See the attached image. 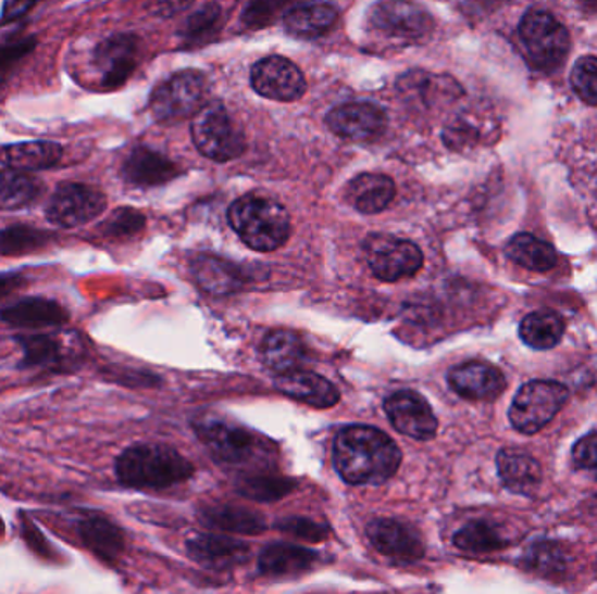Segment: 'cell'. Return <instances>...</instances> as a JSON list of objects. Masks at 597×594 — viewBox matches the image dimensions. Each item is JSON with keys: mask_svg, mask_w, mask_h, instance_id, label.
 Segmentation results:
<instances>
[{"mask_svg": "<svg viewBox=\"0 0 597 594\" xmlns=\"http://www.w3.org/2000/svg\"><path fill=\"white\" fill-rule=\"evenodd\" d=\"M402 454L391 438L369 426L343 429L334 441V466L350 484H381L394 478Z\"/></svg>", "mask_w": 597, "mask_h": 594, "instance_id": "1", "label": "cell"}, {"mask_svg": "<svg viewBox=\"0 0 597 594\" xmlns=\"http://www.w3.org/2000/svg\"><path fill=\"white\" fill-rule=\"evenodd\" d=\"M192 464L166 445H137L124 450L115 460V475L132 489H169L189 480Z\"/></svg>", "mask_w": 597, "mask_h": 594, "instance_id": "2", "label": "cell"}, {"mask_svg": "<svg viewBox=\"0 0 597 594\" xmlns=\"http://www.w3.org/2000/svg\"><path fill=\"white\" fill-rule=\"evenodd\" d=\"M231 227L252 250H278L290 233V216L278 201L262 195H245L229 207Z\"/></svg>", "mask_w": 597, "mask_h": 594, "instance_id": "3", "label": "cell"}, {"mask_svg": "<svg viewBox=\"0 0 597 594\" xmlns=\"http://www.w3.org/2000/svg\"><path fill=\"white\" fill-rule=\"evenodd\" d=\"M570 391L556 380H531L519 389L509 409L510 424L522 434H536L567 405Z\"/></svg>", "mask_w": 597, "mask_h": 594, "instance_id": "4", "label": "cell"}, {"mask_svg": "<svg viewBox=\"0 0 597 594\" xmlns=\"http://www.w3.org/2000/svg\"><path fill=\"white\" fill-rule=\"evenodd\" d=\"M196 432L213 457L226 466H248L268 457L264 440L222 418L209 417L196 424Z\"/></svg>", "mask_w": 597, "mask_h": 594, "instance_id": "5", "label": "cell"}, {"mask_svg": "<svg viewBox=\"0 0 597 594\" xmlns=\"http://www.w3.org/2000/svg\"><path fill=\"white\" fill-rule=\"evenodd\" d=\"M192 140L204 157L226 163L244 154L245 135L221 103L204 105L192 121Z\"/></svg>", "mask_w": 597, "mask_h": 594, "instance_id": "6", "label": "cell"}, {"mask_svg": "<svg viewBox=\"0 0 597 594\" xmlns=\"http://www.w3.org/2000/svg\"><path fill=\"white\" fill-rule=\"evenodd\" d=\"M519 37L533 65L550 72L562 65L570 51V34L547 11H530L519 25Z\"/></svg>", "mask_w": 597, "mask_h": 594, "instance_id": "7", "label": "cell"}, {"mask_svg": "<svg viewBox=\"0 0 597 594\" xmlns=\"http://www.w3.org/2000/svg\"><path fill=\"white\" fill-rule=\"evenodd\" d=\"M209 98L203 75L186 71L172 75L151 94V111L160 123H178L198 114Z\"/></svg>", "mask_w": 597, "mask_h": 594, "instance_id": "8", "label": "cell"}, {"mask_svg": "<svg viewBox=\"0 0 597 594\" xmlns=\"http://www.w3.org/2000/svg\"><path fill=\"white\" fill-rule=\"evenodd\" d=\"M369 25L383 39L416 42L428 36L434 20L416 0H377L369 11Z\"/></svg>", "mask_w": 597, "mask_h": 594, "instance_id": "9", "label": "cell"}, {"mask_svg": "<svg viewBox=\"0 0 597 594\" xmlns=\"http://www.w3.org/2000/svg\"><path fill=\"white\" fill-rule=\"evenodd\" d=\"M369 267L385 282L414 276L423 267V253L414 242L386 233H372L363 244Z\"/></svg>", "mask_w": 597, "mask_h": 594, "instance_id": "10", "label": "cell"}, {"mask_svg": "<svg viewBox=\"0 0 597 594\" xmlns=\"http://www.w3.org/2000/svg\"><path fill=\"white\" fill-rule=\"evenodd\" d=\"M107 199L100 190L85 184L63 181L46 206V218L62 229L89 224L105 212Z\"/></svg>", "mask_w": 597, "mask_h": 594, "instance_id": "11", "label": "cell"}, {"mask_svg": "<svg viewBox=\"0 0 597 594\" xmlns=\"http://www.w3.org/2000/svg\"><path fill=\"white\" fill-rule=\"evenodd\" d=\"M250 80L257 93L275 102H294L306 91L304 75L284 56L262 58L253 65Z\"/></svg>", "mask_w": 597, "mask_h": 594, "instance_id": "12", "label": "cell"}, {"mask_svg": "<svg viewBox=\"0 0 597 594\" xmlns=\"http://www.w3.org/2000/svg\"><path fill=\"white\" fill-rule=\"evenodd\" d=\"M138 49L140 40L132 34L107 37L95 48L94 63L102 88H120L132 77L138 65Z\"/></svg>", "mask_w": 597, "mask_h": 594, "instance_id": "13", "label": "cell"}, {"mask_svg": "<svg viewBox=\"0 0 597 594\" xmlns=\"http://www.w3.org/2000/svg\"><path fill=\"white\" fill-rule=\"evenodd\" d=\"M385 412L394 428L406 437L426 441L437 434L438 422L434 409L418 392H395L385 401Z\"/></svg>", "mask_w": 597, "mask_h": 594, "instance_id": "14", "label": "cell"}, {"mask_svg": "<svg viewBox=\"0 0 597 594\" xmlns=\"http://www.w3.org/2000/svg\"><path fill=\"white\" fill-rule=\"evenodd\" d=\"M369 541L380 553L398 564H411L425 555L420 532L412 525L391 518H380L369 523Z\"/></svg>", "mask_w": 597, "mask_h": 594, "instance_id": "15", "label": "cell"}, {"mask_svg": "<svg viewBox=\"0 0 597 594\" xmlns=\"http://www.w3.org/2000/svg\"><path fill=\"white\" fill-rule=\"evenodd\" d=\"M386 114L372 103L355 102L332 109L327 114L328 128L355 141H372L386 129Z\"/></svg>", "mask_w": 597, "mask_h": 594, "instance_id": "16", "label": "cell"}, {"mask_svg": "<svg viewBox=\"0 0 597 594\" xmlns=\"http://www.w3.org/2000/svg\"><path fill=\"white\" fill-rule=\"evenodd\" d=\"M449 386L458 396L470 401H493L503 394L507 380L496 366L469 362L449 371Z\"/></svg>", "mask_w": 597, "mask_h": 594, "instance_id": "17", "label": "cell"}, {"mask_svg": "<svg viewBox=\"0 0 597 594\" xmlns=\"http://www.w3.org/2000/svg\"><path fill=\"white\" fill-rule=\"evenodd\" d=\"M275 388L285 396L314 408H331L339 401V391L327 379L313 371L294 370L278 375Z\"/></svg>", "mask_w": 597, "mask_h": 594, "instance_id": "18", "label": "cell"}, {"mask_svg": "<svg viewBox=\"0 0 597 594\" xmlns=\"http://www.w3.org/2000/svg\"><path fill=\"white\" fill-rule=\"evenodd\" d=\"M177 175L178 167L149 147H137L123 164L124 180L135 187L163 186Z\"/></svg>", "mask_w": 597, "mask_h": 594, "instance_id": "19", "label": "cell"}, {"mask_svg": "<svg viewBox=\"0 0 597 594\" xmlns=\"http://www.w3.org/2000/svg\"><path fill=\"white\" fill-rule=\"evenodd\" d=\"M0 319L14 328H46L69 321V313L57 300L28 296L0 311Z\"/></svg>", "mask_w": 597, "mask_h": 594, "instance_id": "20", "label": "cell"}, {"mask_svg": "<svg viewBox=\"0 0 597 594\" xmlns=\"http://www.w3.org/2000/svg\"><path fill=\"white\" fill-rule=\"evenodd\" d=\"M63 147L57 141L34 140L0 149V163L20 172H45L60 164Z\"/></svg>", "mask_w": 597, "mask_h": 594, "instance_id": "21", "label": "cell"}, {"mask_svg": "<svg viewBox=\"0 0 597 594\" xmlns=\"http://www.w3.org/2000/svg\"><path fill=\"white\" fill-rule=\"evenodd\" d=\"M498 475L505 486L513 493L530 495L542 483V467L535 457L515 448L501 450L496 457Z\"/></svg>", "mask_w": 597, "mask_h": 594, "instance_id": "22", "label": "cell"}, {"mask_svg": "<svg viewBox=\"0 0 597 594\" xmlns=\"http://www.w3.org/2000/svg\"><path fill=\"white\" fill-rule=\"evenodd\" d=\"M187 553L203 567L227 568L244 564L248 558V546L236 539L198 535L187 542Z\"/></svg>", "mask_w": 597, "mask_h": 594, "instance_id": "23", "label": "cell"}, {"mask_svg": "<svg viewBox=\"0 0 597 594\" xmlns=\"http://www.w3.org/2000/svg\"><path fill=\"white\" fill-rule=\"evenodd\" d=\"M394 180L386 175H380V173H363V175L353 178L346 189L348 203L363 215L383 212L394 201Z\"/></svg>", "mask_w": 597, "mask_h": 594, "instance_id": "24", "label": "cell"}, {"mask_svg": "<svg viewBox=\"0 0 597 594\" xmlns=\"http://www.w3.org/2000/svg\"><path fill=\"white\" fill-rule=\"evenodd\" d=\"M316 553L290 544L265 547L259 558V568L264 576L294 577L310 572L316 564Z\"/></svg>", "mask_w": 597, "mask_h": 594, "instance_id": "25", "label": "cell"}, {"mask_svg": "<svg viewBox=\"0 0 597 594\" xmlns=\"http://www.w3.org/2000/svg\"><path fill=\"white\" fill-rule=\"evenodd\" d=\"M261 356L270 370L282 375L301 368L306 362V349L293 331H273L262 342Z\"/></svg>", "mask_w": 597, "mask_h": 594, "instance_id": "26", "label": "cell"}, {"mask_svg": "<svg viewBox=\"0 0 597 594\" xmlns=\"http://www.w3.org/2000/svg\"><path fill=\"white\" fill-rule=\"evenodd\" d=\"M337 22V10L331 4L297 5L285 14V28L299 39H316L327 34Z\"/></svg>", "mask_w": 597, "mask_h": 594, "instance_id": "27", "label": "cell"}, {"mask_svg": "<svg viewBox=\"0 0 597 594\" xmlns=\"http://www.w3.org/2000/svg\"><path fill=\"white\" fill-rule=\"evenodd\" d=\"M564 319L561 314L549 308H542L527 314L519 326L522 342L536 351H547L556 347L564 334Z\"/></svg>", "mask_w": 597, "mask_h": 594, "instance_id": "28", "label": "cell"}, {"mask_svg": "<svg viewBox=\"0 0 597 594\" xmlns=\"http://www.w3.org/2000/svg\"><path fill=\"white\" fill-rule=\"evenodd\" d=\"M505 253L510 261L521 265L524 269L535 273H547L558 265V253L552 244L531 236V233H518L510 239L505 248Z\"/></svg>", "mask_w": 597, "mask_h": 594, "instance_id": "29", "label": "cell"}, {"mask_svg": "<svg viewBox=\"0 0 597 594\" xmlns=\"http://www.w3.org/2000/svg\"><path fill=\"white\" fill-rule=\"evenodd\" d=\"M42 186L27 172L0 169V212H18L39 199Z\"/></svg>", "mask_w": 597, "mask_h": 594, "instance_id": "30", "label": "cell"}, {"mask_svg": "<svg viewBox=\"0 0 597 594\" xmlns=\"http://www.w3.org/2000/svg\"><path fill=\"white\" fill-rule=\"evenodd\" d=\"M79 535L86 547L105 561L117 558L124 547V535L120 527L102 516H89L80 521Z\"/></svg>", "mask_w": 597, "mask_h": 594, "instance_id": "31", "label": "cell"}, {"mask_svg": "<svg viewBox=\"0 0 597 594\" xmlns=\"http://www.w3.org/2000/svg\"><path fill=\"white\" fill-rule=\"evenodd\" d=\"M201 518H203L207 527H215V529L224 530V532L256 535V533L265 530L262 516L248 511V509H241V507L215 506L212 509H204Z\"/></svg>", "mask_w": 597, "mask_h": 594, "instance_id": "32", "label": "cell"}, {"mask_svg": "<svg viewBox=\"0 0 597 594\" xmlns=\"http://www.w3.org/2000/svg\"><path fill=\"white\" fill-rule=\"evenodd\" d=\"M53 236L30 225H11L0 230V255L16 256L48 247Z\"/></svg>", "mask_w": 597, "mask_h": 594, "instance_id": "33", "label": "cell"}, {"mask_svg": "<svg viewBox=\"0 0 597 594\" xmlns=\"http://www.w3.org/2000/svg\"><path fill=\"white\" fill-rule=\"evenodd\" d=\"M455 546L469 553H493L509 546L498 527L487 521H474L456 532Z\"/></svg>", "mask_w": 597, "mask_h": 594, "instance_id": "34", "label": "cell"}, {"mask_svg": "<svg viewBox=\"0 0 597 594\" xmlns=\"http://www.w3.org/2000/svg\"><path fill=\"white\" fill-rule=\"evenodd\" d=\"M222 27V11L217 4L204 5L182 27L181 37L187 46H204L215 39Z\"/></svg>", "mask_w": 597, "mask_h": 594, "instance_id": "35", "label": "cell"}, {"mask_svg": "<svg viewBox=\"0 0 597 594\" xmlns=\"http://www.w3.org/2000/svg\"><path fill=\"white\" fill-rule=\"evenodd\" d=\"M20 347L23 349L22 368L57 365L60 362V344L48 334H18Z\"/></svg>", "mask_w": 597, "mask_h": 594, "instance_id": "36", "label": "cell"}, {"mask_svg": "<svg viewBox=\"0 0 597 594\" xmlns=\"http://www.w3.org/2000/svg\"><path fill=\"white\" fill-rule=\"evenodd\" d=\"M296 489V483L275 476H252L238 484V492L253 501L270 502L285 497Z\"/></svg>", "mask_w": 597, "mask_h": 594, "instance_id": "37", "label": "cell"}, {"mask_svg": "<svg viewBox=\"0 0 597 594\" xmlns=\"http://www.w3.org/2000/svg\"><path fill=\"white\" fill-rule=\"evenodd\" d=\"M570 84L582 102L597 106V58H580L571 71Z\"/></svg>", "mask_w": 597, "mask_h": 594, "instance_id": "38", "label": "cell"}, {"mask_svg": "<svg viewBox=\"0 0 597 594\" xmlns=\"http://www.w3.org/2000/svg\"><path fill=\"white\" fill-rule=\"evenodd\" d=\"M144 227H146V216L142 213L132 207H121L103 222L100 230L109 238H128L133 233L140 232Z\"/></svg>", "mask_w": 597, "mask_h": 594, "instance_id": "39", "label": "cell"}, {"mask_svg": "<svg viewBox=\"0 0 597 594\" xmlns=\"http://www.w3.org/2000/svg\"><path fill=\"white\" fill-rule=\"evenodd\" d=\"M198 276L199 281L203 282L207 290L215 291V293L235 290V287H238V276L231 273V265L222 264L213 258L212 261L203 258V262H199Z\"/></svg>", "mask_w": 597, "mask_h": 594, "instance_id": "40", "label": "cell"}, {"mask_svg": "<svg viewBox=\"0 0 597 594\" xmlns=\"http://www.w3.org/2000/svg\"><path fill=\"white\" fill-rule=\"evenodd\" d=\"M294 0H250L244 13L245 25L252 28L268 27L284 14Z\"/></svg>", "mask_w": 597, "mask_h": 594, "instance_id": "41", "label": "cell"}, {"mask_svg": "<svg viewBox=\"0 0 597 594\" xmlns=\"http://www.w3.org/2000/svg\"><path fill=\"white\" fill-rule=\"evenodd\" d=\"M278 529L288 533V535H294V538L314 542L323 541L328 533L327 527L314 523L313 520H306V518H290V520L279 521Z\"/></svg>", "mask_w": 597, "mask_h": 594, "instance_id": "42", "label": "cell"}, {"mask_svg": "<svg viewBox=\"0 0 597 594\" xmlns=\"http://www.w3.org/2000/svg\"><path fill=\"white\" fill-rule=\"evenodd\" d=\"M571 457L579 469L597 475V432L580 438L571 450Z\"/></svg>", "mask_w": 597, "mask_h": 594, "instance_id": "43", "label": "cell"}, {"mask_svg": "<svg viewBox=\"0 0 597 594\" xmlns=\"http://www.w3.org/2000/svg\"><path fill=\"white\" fill-rule=\"evenodd\" d=\"M36 46V37H23V39L10 40V42L0 45V71H4L13 63L20 62L23 56L30 54Z\"/></svg>", "mask_w": 597, "mask_h": 594, "instance_id": "44", "label": "cell"}, {"mask_svg": "<svg viewBox=\"0 0 597 594\" xmlns=\"http://www.w3.org/2000/svg\"><path fill=\"white\" fill-rule=\"evenodd\" d=\"M39 2L40 0H4L0 23H13L27 16Z\"/></svg>", "mask_w": 597, "mask_h": 594, "instance_id": "45", "label": "cell"}, {"mask_svg": "<svg viewBox=\"0 0 597 594\" xmlns=\"http://www.w3.org/2000/svg\"><path fill=\"white\" fill-rule=\"evenodd\" d=\"M558 551H550L549 547L542 544L538 549L531 551V568H536L540 572H549V570H558V567H561V561H559V555H556Z\"/></svg>", "mask_w": 597, "mask_h": 594, "instance_id": "46", "label": "cell"}, {"mask_svg": "<svg viewBox=\"0 0 597 594\" xmlns=\"http://www.w3.org/2000/svg\"><path fill=\"white\" fill-rule=\"evenodd\" d=\"M23 532H25V541H27L39 555H46V553H48L49 547L48 544H46L45 538L37 532L36 527L32 525L30 520H23Z\"/></svg>", "mask_w": 597, "mask_h": 594, "instance_id": "47", "label": "cell"}, {"mask_svg": "<svg viewBox=\"0 0 597 594\" xmlns=\"http://www.w3.org/2000/svg\"><path fill=\"white\" fill-rule=\"evenodd\" d=\"M25 285V278L20 274H0V299L11 295L13 291L20 290Z\"/></svg>", "mask_w": 597, "mask_h": 594, "instance_id": "48", "label": "cell"}, {"mask_svg": "<svg viewBox=\"0 0 597 594\" xmlns=\"http://www.w3.org/2000/svg\"><path fill=\"white\" fill-rule=\"evenodd\" d=\"M575 2L585 13L597 14V0H575Z\"/></svg>", "mask_w": 597, "mask_h": 594, "instance_id": "49", "label": "cell"}]
</instances>
